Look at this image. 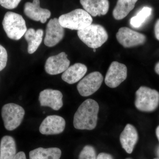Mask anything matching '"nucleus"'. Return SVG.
Wrapping results in <instances>:
<instances>
[{"label":"nucleus","mask_w":159,"mask_h":159,"mask_svg":"<svg viewBox=\"0 0 159 159\" xmlns=\"http://www.w3.org/2000/svg\"><path fill=\"white\" fill-rule=\"evenodd\" d=\"M63 95L60 91L47 89L40 92L39 100L41 106L49 107L55 111L62 107Z\"/></svg>","instance_id":"nucleus-14"},{"label":"nucleus","mask_w":159,"mask_h":159,"mask_svg":"<svg viewBox=\"0 0 159 159\" xmlns=\"http://www.w3.org/2000/svg\"><path fill=\"white\" fill-rule=\"evenodd\" d=\"M131 159L128 158V159Z\"/></svg>","instance_id":"nucleus-35"},{"label":"nucleus","mask_w":159,"mask_h":159,"mask_svg":"<svg viewBox=\"0 0 159 159\" xmlns=\"http://www.w3.org/2000/svg\"><path fill=\"white\" fill-rule=\"evenodd\" d=\"M152 12L151 8L147 6L142 8L135 16L130 20V25L134 29H139L150 16Z\"/></svg>","instance_id":"nucleus-22"},{"label":"nucleus","mask_w":159,"mask_h":159,"mask_svg":"<svg viewBox=\"0 0 159 159\" xmlns=\"http://www.w3.org/2000/svg\"><path fill=\"white\" fill-rule=\"evenodd\" d=\"M16 154V144L14 139L10 136L3 137L0 142L1 159H13Z\"/></svg>","instance_id":"nucleus-19"},{"label":"nucleus","mask_w":159,"mask_h":159,"mask_svg":"<svg viewBox=\"0 0 159 159\" xmlns=\"http://www.w3.org/2000/svg\"><path fill=\"white\" fill-rule=\"evenodd\" d=\"M154 33L156 38L159 41V19L157 20L155 25Z\"/></svg>","instance_id":"nucleus-27"},{"label":"nucleus","mask_w":159,"mask_h":159,"mask_svg":"<svg viewBox=\"0 0 159 159\" xmlns=\"http://www.w3.org/2000/svg\"><path fill=\"white\" fill-rule=\"evenodd\" d=\"M99 106L93 99H86L80 106L74 116V127L77 129L93 130L98 120Z\"/></svg>","instance_id":"nucleus-1"},{"label":"nucleus","mask_w":159,"mask_h":159,"mask_svg":"<svg viewBox=\"0 0 159 159\" xmlns=\"http://www.w3.org/2000/svg\"><path fill=\"white\" fill-rule=\"evenodd\" d=\"M156 136L159 142V125L157 127L156 130Z\"/></svg>","instance_id":"nucleus-30"},{"label":"nucleus","mask_w":159,"mask_h":159,"mask_svg":"<svg viewBox=\"0 0 159 159\" xmlns=\"http://www.w3.org/2000/svg\"><path fill=\"white\" fill-rule=\"evenodd\" d=\"M97 159H114L111 155L109 154L101 152L98 155Z\"/></svg>","instance_id":"nucleus-26"},{"label":"nucleus","mask_w":159,"mask_h":159,"mask_svg":"<svg viewBox=\"0 0 159 159\" xmlns=\"http://www.w3.org/2000/svg\"><path fill=\"white\" fill-rule=\"evenodd\" d=\"M0 159H1V156H0Z\"/></svg>","instance_id":"nucleus-34"},{"label":"nucleus","mask_w":159,"mask_h":159,"mask_svg":"<svg viewBox=\"0 0 159 159\" xmlns=\"http://www.w3.org/2000/svg\"><path fill=\"white\" fill-rule=\"evenodd\" d=\"M86 66L80 63H77L69 66L63 72L61 76L63 80L69 84H74L80 80L87 71Z\"/></svg>","instance_id":"nucleus-17"},{"label":"nucleus","mask_w":159,"mask_h":159,"mask_svg":"<svg viewBox=\"0 0 159 159\" xmlns=\"http://www.w3.org/2000/svg\"><path fill=\"white\" fill-rule=\"evenodd\" d=\"M66 121L62 117L53 115L48 116L42 122L40 132L44 135H54L61 133L64 130Z\"/></svg>","instance_id":"nucleus-12"},{"label":"nucleus","mask_w":159,"mask_h":159,"mask_svg":"<svg viewBox=\"0 0 159 159\" xmlns=\"http://www.w3.org/2000/svg\"><path fill=\"white\" fill-rule=\"evenodd\" d=\"M43 31L41 29L35 30L31 28L27 30L25 38L28 43V52L29 54L34 53L42 42Z\"/></svg>","instance_id":"nucleus-18"},{"label":"nucleus","mask_w":159,"mask_h":159,"mask_svg":"<svg viewBox=\"0 0 159 159\" xmlns=\"http://www.w3.org/2000/svg\"><path fill=\"white\" fill-rule=\"evenodd\" d=\"M58 20L64 28L79 31L91 25L93 20L86 11L79 9L62 15L59 16Z\"/></svg>","instance_id":"nucleus-3"},{"label":"nucleus","mask_w":159,"mask_h":159,"mask_svg":"<svg viewBox=\"0 0 159 159\" xmlns=\"http://www.w3.org/2000/svg\"><path fill=\"white\" fill-rule=\"evenodd\" d=\"M61 149L57 148H38L29 152L30 159H60Z\"/></svg>","instance_id":"nucleus-21"},{"label":"nucleus","mask_w":159,"mask_h":159,"mask_svg":"<svg viewBox=\"0 0 159 159\" xmlns=\"http://www.w3.org/2000/svg\"><path fill=\"white\" fill-rule=\"evenodd\" d=\"M24 13L30 19L40 21L42 24L45 23L51 16L50 10L41 8L39 0H33L32 2H26L24 6Z\"/></svg>","instance_id":"nucleus-13"},{"label":"nucleus","mask_w":159,"mask_h":159,"mask_svg":"<svg viewBox=\"0 0 159 159\" xmlns=\"http://www.w3.org/2000/svg\"><path fill=\"white\" fill-rule=\"evenodd\" d=\"M139 135L134 126L127 124L120 136V141L122 148L126 152H132L135 145L138 142Z\"/></svg>","instance_id":"nucleus-16"},{"label":"nucleus","mask_w":159,"mask_h":159,"mask_svg":"<svg viewBox=\"0 0 159 159\" xmlns=\"http://www.w3.org/2000/svg\"><path fill=\"white\" fill-rule=\"evenodd\" d=\"M155 71L157 74L159 75V61L157 63L155 67Z\"/></svg>","instance_id":"nucleus-29"},{"label":"nucleus","mask_w":159,"mask_h":159,"mask_svg":"<svg viewBox=\"0 0 159 159\" xmlns=\"http://www.w3.org/2000/svg\"><path fill=\"white\" fill-rule=\"evenodd\" d=\"M138 0H118L116 6L113 11L115 19L121 20L126 17L134 8Z\"/></svg>","instance_id":"nucleus-20"},{"label":"nucleus","mask_w":159,"mask_h":159,"mask_svg":"<svg viewBox=\"0 0 159 159\" xmlns=\"http://www.w3.org/2000/svg\"><path fill=\"white\" fill-rule=\"evenodd\" d=\"M127 76L126 66L118 61H113L111 63L106 75V84L111 88H116L126 79Z\"/></svg>","instance_id":"nucleus-9"},{"label":"nucleus","mask_w":159,"mask_h":159,"mask_svg":"<svg viewBox=\"0 0 159 159\" xmlns=\"http://www.w3.org/2000/svg\"><path fill=\"white\" fill-rule=\"evenodd\" d=\"M21 0H0V5L8 9H15Z\"/></svg>","instance_id":"nucleus-25"},{"label":"nucleus","mask_w":159,"mask_h":159,"mask_svg":"<svg viewBox=\"0 0 159 159\" xmlns=\"http://www.w3.org/2000/svg\"><path fill=\"white\" fill-rule=\"evenodd\" d=\"M154 159H159V157L155 158H154Z\"/></svg>","instance_id":"nucleus-33"},{"label":"nucleus","mask_w":159,"mask_h":159,"mask_svg":"<svg viewBox=\"0 0 159 159\" xmlns=\"http://www.w3.org/2000/svg\"><path fill=\"white\" fill-rule=\"evenodd\" d=\"M25 115L24 109L15 103H7L2 108V118L5 128L8 130L17 128L22 122Z\"/></svg>","instance_id":"nucleus-6"},{"label":"nucleus","mask_w":159,"mask_h":159,"mask_svg":"<svg viewBox=\"0 0 159 159\" xmlns=\"http://www.w3.org/2000/svg\"><path fill=\"white\" fill-rule=\"evenodd\" d=\"M80 39L89 48H100L108 38L107 31L99 25L91 24L86 28L77 31Z\"/></svg>","instance_id":"nucleus-2"},{"label":"nucleus","mask_w":159,"mask_h":159,"mask_svg":"<svg viewBox=\"0 0 159 159\" xmlns=\"http://www.w3.org/2000/svg\"><path fill=\"white\" fill-rule=\"evenodd\" d=\"M13 159H27L25 154L23 152H20L16 155Z\"/></svg>","instance_id":"nucleus-28"},{"label":"nucleus","mask_w":159,"mask_h":159,"mask_svg":"<svg viewBox=\"0 0 159 159\" xmlns=\"http://www.w3.org/2000/svg\"><path fill=\"white\" fill-rule=\"evenodd\" d=\"M84 9L91 16L105 15L109 8L108 0H80Z\"/></svg>","instance_id":"nucleus-15"},{"label":"nucleus","mask_w":159,"mask_h":159,"mask_svg":"<svg viewBox=\"0 0 159 159\" xmlns=\"http://www.w3.org/2000/svg\"><path fill=\"white\" fill-rule=\"evenodd\" d=\"M64 35V28L60 24L58 19H51L47 24L44 44L50 48L57 45L62 40Z\"/></svg>","instance_id":"nucleus-10"},{"label":"nucleus","mask_w":159,"mask_h":159,"mask_svg":"<svg viewBox=\"0 0 159 159\" xmlns=\"http://www.w3.org/2000/svg\"><path fill=\"white\" fill-rule=\"evenodd\" d=\"M8 61V54L6 49L0 45V71L6 67Z\"/></svg>","instance_id":"nucleus-24"},{"label":"nucleus","mask_w":159,"mask_h":159,"mask_svg":"<svg viewBox=\"0 0 159 159\" xmlns=\"http://www.w3.org/2000/svg\"><path fill=\"white\" fill-rule=\"evenodd\" d=\"M70 63L67 55L65 52H61L48 58L45 65V70L50 75H57L63 73L68 68Z\"/></svg>","instance_id":"nucleus-11"},{"label":"nucleus","mask_w":159,"mask_h":159,"mask_svg":"<svg viewBox=\"0 0 159 159\" xmlns=\"http://www.w3.org/2000/svg\"><path fill=\"white\" fill-rule=\"evenodd\" d=\"M116 36L119 43L125 48H133L144 44L146 40V36L144 34L127 27L120 28Z\"/></svg>","instance_id":"nucleus-8"},{"label":"nucleus","mask_w":159,"mask_h":159,"mask_svg":"<svg viewBox=\"0 0 159 159\" xmlns=\"http://www.w3.org/2000/svg\"><path fill=\"white\" fill-rule=\"evenodd\" d=\"M103 80L101 73L92 72L80 80L77 85V90L82 97H89L100 88Z\"/></svg>","instance_id":"nucleus-7"},{"label":"nucleus","mask_w":159,"mask_h":159,"mask_svg":"<svg viewBox=\"0 0 159 159\" xmlns=\"http://www.w3.org/2000/svg\"><path fill=\"white\" fill-rule=\"evenodd\" d=\"M96 151L91 145H86L80 152L78 159H97Z\"/></svg>","instance_id":"nucleus-23"},{"label":"nucleus","mask_w":159,"mask_h":159,"mask_svg":"<svg viewBox=\"0 0 159 159\" xmlns=\"http://www.w3.org/2000/svg\"><path fill=\"white\" fill-rule=\"evenodd\" d=\"M2 25L7 36L14 40L20 39L27 31L25 21L23 16L12 11L6 12Z\"/></svg>","instance_id":"nucleus-4"},{"label":"nucleus","mask_w":159,"mask_h":159,"mask_svg":"<svg viewBox=\"0 0 159 159\" xmlns=\"http://www.w3.org/2000/svg\"><path fill=\"white\" fill-rule=\"evenodd\" d=\"M135 105L143 112L153 111L159 104V93L157 91L146 86H141L136 92Z\"/></svg>","instance_id":"nucleus-5"},{"label":"nucleus","mask_w":159,"mask_h":159,"mask_svg":"<svg viewBox=\"0 0 159 159\" xmlns=\"http://www.w3.org/2000/svg\"><path fill=\"white\" fill-rule=\"evenodd\" d=\"M93 51L94 52H96V49H93Z\"/></svg>","instance_id":"nucleus-32"},{"label":"nucleus","mask_w":159,"mask_h":159,"mask_svg":"<svg viewBox=\"0 0 159 159\" xmlns=\"http://www.w3.org/2000/svg\"><path fill=\"white\" fill-rule=\"evenodd\" d=\"M157 154L158 156L159 157V147L157 148Z\"/></svg>","instance_id":"nucleus-31"}]
</instances>
